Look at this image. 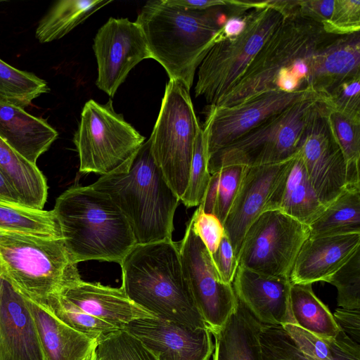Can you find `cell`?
I'll list each match as a JSON object with an SVG mask.
<instances>
[{"label":"cell","instance_id":"6da1fadb","mask_svg":"<svg viewBox=\"0 0 360 360\" xmlns=\"http://www.w3.org/2000/svg\"><path fill=\"white\" fill-rule=\"evenodd\" d=\"M120 265L121 288L136 305L161 319L208 328L184 274L177 243L136 244Z\"/></svg>","mask_w":360,"mask_h":360},{"label":"cell","instance_id":"7a4b0ae2","mask_svg":"<svg viewBox=\"0 0 360 360\" xmlns=\"http://www.w3.org/2000/svg\"><path fill=\"white\" fill-rule=\"evenodd\" d=\"M90 186L108 195L120 209L136 244L172 239L180 198L156 163L149 139L132 158Z\"/></svg>","mask_w":360,"mask_h":360},{"label":"cell","instance_id":"3957f363","mask_svg":"<svg viewBox=\"0 0 360 360\" xmlns=\"http://www.w3.org/2000/svg\"><path fill=\"white\" fill-rule=\"evenodd\" d=\"M53 211L75 264L101 260L119 264L136 244L127 219L106 194L74 186L56 200Z\"/></svg>","mask_w":360,"mask_h":360},{"label":"cell","instance_id":"277c9868","mask_svg":"<svg viewBox=\"0 0 360 360\" xmlns=\"http://www.w3.org/2000/svg\"><path fill=\"white\" fill-rule=\"evenodd\" d=\"M217 18L212 8L189 10L153 0L145 4L135 22L152 58L165 68L169 79L190 90L197 68L212 46L224 39Z\"/></svg>","mask_w":360,"mask_h":360},{"label":"cell","instance_id":"5b68a950","mask_svg":"<svg viewBox=\"0 0 360 360\" xmlns=\"http://www.w3.org/2000/svg\"><path fill=\"white\" fill-rule=\"evenodd\" d=\"M0 274L41 304L82 280L62 238L0 231Z\"/></svg>","mask_w":360,"mask_h":360},{"label":"cell","instance_id":"8992f818","mask_svg":"<svg viewBox=\"0 0 360 360\" xmlns=\"http://www.w3.org/2000/svg\"><path fill=\"white\" fill-rule=\"evenodd\" d=\"M331 39L333 35L326 33L319 22L298 15L284 18L239 80L214 107L234 106L276 91L275 84L283 72L310 58Z\"/></svg>","mask_w":360,"mask_h":360},{"label":"cell","instance_id":"52a82bcc","mask_svg":"<svg viewBox=\"0 0 360 360\" xmlns=\"http://www.w3.org/2000/svg\"><path fill=\"white\" fill-rule=\"evenodd\" d=\"M326 98L301 101L269 117L207 158L210 174L230 165L256 167L276 164L297 155L304 130Z\"/></svg>","mask_w":360,"mask_h":360},{"label":"cell","instance_id":"ba28073f","mask_svg":"<svg viewBox=\"0 0 360 360\" xmlns=\"http://www.w3.org/2000/svg\"><path fill=\"white\" fill-rule=\"evenodd\" d=\"M284 18L269 6L254 8L245 14L244 30L235 37L217 41L199 65L195 96L204 98L209 108L216 106Z\"/></svg>","mask_w":360,"mask_h":360},{"label":"cell","instance_id":"9c48e42d","mask_svg":"<svg viewBox=\"0 0 360 360\" xmlns=\"http://www.w3.org/2000/svg\"><path fill=\"white\" fill-rule=\"evenodd\" d=\"M200 128L189 89L181 82L169 79L149 140L156 163L179 198L186 188Z\"/></svg>","mask_w":360,"mask_h":360},{"label":"cell","instance_id":"30bf717a","mask_svg":"<svg viewBox=\"0 0 360 360\" xmlns=\"http://www.w3.org/2000/svg\"><path fill=\"white\" fill-rule=\"evenodd\" d=\"M145 137L113 109L112 101L102 105L94 100L84 105L73 142L79 172L105 175L132 158Z\"/></svg>","mask_w":360,"mask_h":360},{"label":"cell","instance_id":"8fae6325","mask_svg":"<svg viewBox=\"0 0 360 360\" xmlns=\"http://www.w3.org/2000/svg\"><path fill=\"white\" fill-rule=\"evenodd\" d=\"M309 235V226L281 211L264 212L245 233L238 257V266L290 280L297 256Z\"/></svg>","mask_w":360,"mask_h":360},{"label":"cell","instance_id":"7c38bea8","mask_svg":"<svg viewBox=\"0 0 360 360\" xmlns=\"http://www.w3.org/2000/svg\"><path fill=\"white\" fill-rule=\"evenodd\" d=\"M178 245L184 274L196 305L213 333L225 323L236 307L233 285L221 281L210 252L193 231L190 221Z\"/></svg>","mask_w":360,"mask_h":360},{"label":"cell","instance_id":"4fadbf2b","mask_svg":"<svg viewBox=\"0 0 360 360\" xmlns=\"http://www.w3.org/2000/svg\"><path fill=\"white\" fill-rule=\"evenodd\" d=\"M319 97L325 96L306 86L290 93L265 92L231 107L209 108L202 129L207 158L269 117L297 102Z\"/></svg>","mask_w":360,"mask_h":360},{"label":"cell","instance_id":"5bb4252c","mask_svg":"<svg viewBox=\"0 0 360 360\" xmlns=\"http://www.w3.org/2000/svg\"><path fill=\"white\" fill-rule=\"evenodd\" d=\"M294 157L276 164L245 167L223 223L237 259L250 225L263 212L278 210L282 185Z\"/></svg>","mask_w":360,"mask_h":360},{"label":"cell","instance_id":"9a60e30c","mask_svg":"<svg viewBox=\"0 0 360 360\" xmlns=\"http://www.w3.org/2000/svg\"><path fill=\"white\" fill-rule=\"evenodd\" d=\"M325 101L309 120L298 155L317 196L326 207L350 184L345 158L326 118Z\"/></svg>","mask_w":360,"mask_h":360},{"label":"cell","instance_id":"2e32d148","mask_svg":"<svg viewBox=\"0 0 360 360\" xmlns=\"http://www.w3.org/2000/svg\"><path fill=\"white\" fill-rule=\"evenodd\" d=\"M98 65V88L113 97L130 70L152 58L143 32L128 18H110L98 30L93 44Z\"/></svg>","mask_w":360,"mask_h":360},{"label":"cell","instance_id":"e0dca14e","mask_svg":"<svg viewBox=\"0 0 360 360\" xmlns=\"http://www.w3.org/2000/svg\"><path fill=\"white\" fill-rule=\"evenodd\" d=\"M259 342L263 360H360V345L342 330L323 339L293 323L262 324Z\"/></svg>","mask_w":360,"mask_h":360},{"label":"cell","instance_id":"ac0fdd59","mask_svg":"<svg viewBox=\"0 0 360 360\" xmlns=\"http://www.w3.org/2000/svg\"><path fill=\"white\" fill-rule=\"evenodd\" d=\"M122 330L158 360H209L214 349L208 328H191L157 317L135 319Z\"/></svg>","mask_w":360,"mask_h":360},{"label":"cell","instance_id":"d6986e66","mask_svg":"<svg viewBox=\"0 0 360 360\" xmlns=\"http://www.w3.org/2000/svg\"><path fill=\"white\" fill-rule=\"evenodd\" d=\"M0 360H45L27 299L1 274Z\"/></svg>","mask_w":360,"mask_h":360},{"label":"cell","instance_id":"ffe728a7","mask_svg":"<svg viewBox=\"0 0 360 360\" xmlns=\"http://www.w3.org/2000/svg\"><path fill=\"white\" fill-rule=\"evenodd\" d=\"M232 285L236 297L262 324L295 323L290 307V280L238 266Z\"/></svg>","mask_w":360,"mask_h":360},{"label":"cell","instance_id":"44dd1931","mask_svg":"<svg viewBox=\"0 0 360 360\" xmlns=\"http://www.w3.org/2000/svg\"><path fill=\"white\" fill-rule=\"evenodd\" d=\"M306 86L327 96L340 84L360 77V34L338 36L311 57Z\"/></svg>","mask_w":360,"mask_h":360},{"label":"cell","instance_id":"7402d4cb","mask_svg":"<svg viewBox=\"0 0 360 360\" xmlns=\"http://www.w3.org/2000/svg\"><path fill=\"white\" fill-rule=\"evenodd\" d=\"M360 234L309 238L302 245L290 276L291 283L327 282L359 249Z\"/></svg>","mask_w":360,"mask_h":360},{"label":"cell","instance_id":"603a6c76","mask_svg":"<svg viewBox=\"0 0 360 360\" xmlns=\"http://www.w3.org/2000/svg\"><path fill=\"white\" fill-rule=\"evenodd\" d=\"M59 294L84 311L119 330L135 319L155 317L133 302L122 288L81 280Z\"/></svg>","mask_w":360,"mask_h":360},{"label":"cell","instance_id":"cb8c5ba5","mask_svg":"<svg viewBox=\"0 0 360 360\" xmlns=\"http://www.w3.org/2000/svg\"><path fill=\"white\" fill-rule=\"evenodd\" d=\"M58 136L46 120L0 101V138L30 162L36 165Z\"/></svg>","mask_w":360,"mask_h":360},{"label":"cell","instance_id":"d4e9b609","mask_svg":"<svg viewBox=\"0 0 360 360\" xmlns=\"http://www.w3.org/2000/svg\"><path fill=\"white\" fill-rule=\"evenodd\" d=\"M27 299L45 360H83L94 349L96 340L72 328L46 308Z\"/></svg>","mask_w":360,"mask_h":360},{"label":"cell","instance_id":"484cf974","mask_svg":"<svg viewBox=\"0 0 360 360\" xmlns=\"http://www.w3.org/2000/svg\"><path fill=\"white\" fill-rule=\"evenodd\" d=\"M262 323L237 297L225 323L212 333L215 339L213 360H263L259 334Z\"/></svg>","mask_w":360,"mask_h":360},{"label":"cell","instance_id":"4316f807","mask_svg":"<svg viewBox=\"0 0 360 360\" xmlns=\"http://www.w3.org/2000/svg\"><path fill=\"white\" fill-rule=\"evenodd\" d=\"M0 172L16 192L21 203L43 209L46 201V179L32 164L0 138Z\"/></svg>","mask_w":360,"mask_h":360},{"label":"cell","instance_id":"83f0119b","mask_svg":"<svg viewBox=\"0 0 360 360\" xmlns=\"http://www.w3.org/2000/svg\"><path fill=\"white\" fill-rule=\"evenodd\" d=\"M325 207L311 184L297 153L283 183L278 210L309 226Z\"/></svg>","mask_w":360,"mask_h":360},{"label":"cell","instance_id":"f1b7e54d","mask_svg":"<svg viewBox=\"0 0 360 360\" xmlns=\"http://www.w3.org/2000/svg\"><path fill=\"white\" fill-rule=\"evenodd\" d=\"M309 227V238L360 234V184L347 185Z\"/></svg>","mask_w":360,"mask_h":360},{"label":"cell","instance_id":"f546056e","mask_svg":"<svg viewBox=\"0 0 360 360\" xmlns=\"http://www.w3.org/2000/svg\"><path fill=\"white\" fill-rule=\"evenodd\" d=\"M290 307L295 323L319 338L333 339L341 330L328 307L314 294L312 284L292 283Z\"/></svg>","mask_w":360,"mask_h":360},{"label":"cell","instance_id":"4dcf8cb0","mask_svg":"<svg viewBox=\"0 0 360 360\" xmlns=\"http://www.w3.org/2000/svg\"><path fill=\"white\" fill-rule=\"evenodd\" d=\"M112 0H60L40 20L35 37L40 43L59 39Z\"/></svg>","mask_w":360,"mask_h":360},{"label":"cell","instance_id":"1f68e13d","mask_svg":"<svg viewBox=\"0 0 360 360\" xmlns=\"http://www.w3.org/2000/svg\"><path fill=\"white\" fill-rule=\"evenodd\" d=\"M0 231L44 238H62L53 210H44L1 197Z\"/></svg>","mask_w":360,"mask_h":360},{"label":"cell","instance_id":"d6a6232c","mask_svg":"<svg viewBox=\"0 0 360 360\" xmlns=\"http://www.w3.org/2000/svg\"><path fill=\"white\" fill-rule=\"evenodd\" d=\"M325 115L330 131L345 158L350 184H360V120L328 107Z\"/></svg>","mask_w":360,"mask_h":360},{"label":"cell","instance_id":"836d02e7","mask_svg":"<svg viewBox=\"0 0 360 360\" xmlns=\"http://www.w3.org/2000/svg\"><path fill=\"white\" fill-rule=\"evenodd\" d=\"M49 90L45 80L32 72L18 70L0 59V101L25 108Z\"/></svg>","mask_w":360,"mask_h":360},{"label":"cell","instance_id":"e575fe53","mask_svg":"<svg viewBox=\"0 0 360 360\" xmlns=\"http://www.w3.org/2000/svg\"><path fill=\"white\" fill-rule=\"evenodd\" d=\"M245 167L230 165L212 173L204 198L198 205L205 212L215 215L222 224L236 194Z\"/></svg>","mask_w":360,"mask_h":360},{"label":"cell","instance_id":"d590c367","mask_svg":"<svg viewBox=\"0 0 360 360\" xmlns=\"http://www.w3.org/2000/svg\"><path fill=\"white\" fill-rule=\"evenodd\" d=\"M40 305L72 328L96 342L103 336L119 330L84 311L60 294L50 297Z\"/></svg>","mask_w":360,"mask_h":360},{"label":"cell","instance_id":"8d00e7d4","mask_svg":"<svg viewBox=\"0 0 360 360\" xmlns=\"http://www.w3.org/2000/svg\"><path fill=\"white\" fill-rule=\"evenodd\" d=\"M96 360H158L137 339L117 330L96 342Z\"/></svg>","mask_w":360,"mask_h":360},{"label":"cell","instance_id":"74e56055","mask_svg":"<svg viewBox=\"0 0 360 360\" xmlns=\"http://www.w3.org/2000/svg\"><path fill=\"white\" fill-rule=\"evenodd\" d=\"M210 178L206 143L200 128L195 141L188 184L180 201L188 208L198 206L204 198Z\"/></svg>","mask_w":360,"mask_h":360},{"label":"cell","instance_id":"f35d334b","mask_svg":"<svg viewBox=\"0 0 360 360\" xmlns=\"http://www.w3.org/2000/svg\"><path fill=\"white\" fill-rule=\"evenodd\" d=\"M327 283L337 288L339 307L344 309H360L359 249L328 278Z\"/></svg>","mask_w":360,"mask_h":360},{"label":"cell","instance_id":"ab89813d","mask_svg":"<svg viewBox=\"0 0 360 360\" xmlns=\"http://www.w3.org/2000/svg\"><path fill=\"white\" fill-rule=\"evenodd\" d=\"M322 26L326 33L333 36H343L359 32L360 1L335 0L333 13Z\"/></svg>","mask_w":360,"mask_h":360},{"label":"cell","instance_id":"60d3db41","mask_svg":"<svg viewBox=\"0 0 360 360\" xmlns=\"http://www.w3.org/2000/svg\"><path fill=\"white\" fill-rule=\"evenodd\" d=\"M325 103L335 110L360 120V77L340 84L327 96Z\"/></svg>","mask_w":360,"mask_h":360},{"label":"cell","instance_id":"b9f144b4","mask_svg":"<svg viewBox=\"0 0 360 360\" xmlns=\"http://www.w3.org/2000/svg\"><path fill=\"white\" fill-rule=\"evenodd\" d=\"M189 221L194 233L213 254L225 234L222 223L213 214L205 212L200 206H198Z\"/></svg>","mask_w":360,"mask_h":360},{"label":"cell","instance_id":"7bdbcfd3","mask_svg":"<svg viewBox=\"0 0 360 360\" xmlns=\"http://www.w3.org/2000/svg\"><path fill=\"white\" fill-rule=\"evenodd\" d=\"M211 256L221 281L226 284H232L238 263L233 247L225 234L217 250Z\"/></svg>","mask_w":360,"mask_h":360},{"label":"cell","instance_id":"ee69618b","mask_svg":"<svg viewBox=\"0 0 360 360\" xmlns=\"http://www.w3.org/2000/svg\"><path fill=\"white\" fill-rule=\"evenodd\" d=\"M334 4L335 0H300L296 15L323 25L330 18Z\"/></svg>","mask_w":360,"mask_h":360},{"label":"cell","instance_id":"f6af8a7d","mask_svg":"<svg viewBox=\"0 0 360 360\" xmlns=\"http://www.w3.org/2000/svg\"><path fill=\"white\" fill-rule=\"evenodd\" d=\"M341 329L354 342L360 343V313L359 309H337L333 314Z\"/></svg>","mask_w":360,"mask_h":360},{"label":"cell","instance_id":"bcb514c9","mask_svg":"<svg viewBox=\"0 0 360 360\" xmlns=\"http://www.w3.org/2000/svg\"><path fill=\"white\" fill-rule=\"evenodd\" d=\"M168 4L189 10L202 11L219 6H226L222 0H165Z\"/></svg>","mask_w":360,"mask_h":360},{"label":"cell","instance_id":"7dc6e473","mask_svg":"<svg viewBox=\"0 0 360 360\" xmlns=\"http://www.w3.org/2000/svg\"><path fill=\"white\" fill-rule=\"evenodd\" d=\"M245 25V15L231 17L221 27V34L224 39L235 37L244 30Z\"/></svg>","mask_w":360,"mask_h":360},{"label":"cell","instance_id":"c3c4849f","mask_svg":"<svg viewBox=\"0 0 360 360\" xmlns=\"http://www.w3.org/2000/svg\"><path fill=\"white\" fill-rule=\"evenodd\" d=\"M0 197L4 199L20 202L16 192L0 172Z\"/></svg>","mask_w":360,"mask_h":360},{"label":"cell","instance_id":"681fc988","mask_svg":"<svg viewBox=\"0 0 360 360\" xmlns=\"http://www.w3.org/2000/svg\"><path fill=\"white\" fill-rule=\"evenodd\" d=\"M83 360H96V356H95V354H94V349Z\"/></svg>","mask_w":360,"mask_h":360}]
</instances>
